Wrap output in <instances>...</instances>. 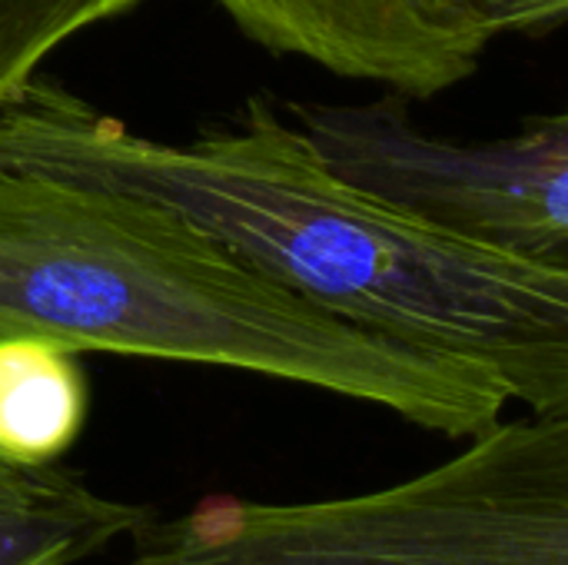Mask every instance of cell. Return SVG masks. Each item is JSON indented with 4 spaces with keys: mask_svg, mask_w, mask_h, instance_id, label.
I'll return each mask as SVG.
<instances>
[{
    "mask_svg": "<svg viewBox=\"0 0 568 565\" xmlns=\"http://www.w3.org/2000/svg\"><path fill=\"white\" fill-rule=\"evenodd\" d=\"M240 370L469 440L513 403L476 360L356 326L150 200L0 170V340Z\"/></svg>",
    "mask_w": 568,
    "mask_h": 565,
    "instance_id": "cell-2",
    "label": "cell"
},
{
    "mask_svg": "<svg viewBox=\"0 0 568 565\" xmlns=\"http://www.w3.org/2000/svg\"><path fill=\"white\" fill-rule=\"evenodd\" d=\"M260 47L426 100L476 77L489 23L466 0H213Z\"/></svg>",
    "mask_w": 568,
    "mask_h": 565,
    "instance_id": "cell-5",
    "label": "cell"
},
{
    "mask_svg": "<svg viewBox=\"0 0 568 565\" xmlns=\"http://www.w3.org/2000/svg\"><path fill=\"white\" fill-rule=\"evenodd\" d=\"M126 565H568V413L493 423L453 460L363 496H210L130 533Z\"/></svg>",
    "mask_w": 568,
    "mask_h": 565,
    "instance_id": "cell-3",
    "label": "cell"
},
{
    "mask_svg": "<svg viewBox=\"0 0 568 565\" xmlns=\"http://www.w3.org/2000/svg\"><path fill=\"white\" fill-rule=\"evenodd\" d=\"M493 30V37H549L566 23L568 0H466Z\"/></svg>",
    "mask_w": 568,
    "mask_h": 565,
    "instance_id": "cell-9",
    "label": "cell"
},
{
    "mask_svg": "<svg viewBox=\"0 0 568 565\" xmlns=\"http://www.w3.org/2000/svg\"><path fill=\"white\" fill-rule=\"evenodd\" d=\"M146 506L110 500L53 466L0 460V565H80L130 536Z\"/></svg>",
    "mask_w": 568,
    "mask_h": 565,
    "instance_id": "cell-6",
    "label": "cell"
},
{
    "mask_svg": "<svg viewBox=\"0 0 568 565\" xmlns=\"http://www.w3.org/2000/svg\"><path fill=\"white\" fill-rule=\"evenodd\" d=\"M90 413V383L77 353L47 336L0 340V460L53 466Z\"/></svg>",
    "mask_w": 568,
    "mask_h": 565,
    "instance_id": "cell-7",
    "label": "cell"
},
{
    "mask_svg": "<svg viewBox=\"0 0 568 565\" xmlns=\"http://www.w3.org/2000/svg\"><path fill=\"white\" fill-rule=\"evenodd\" d=\"M0 170L166 206L320 310L476 360L529 413H568V270L463 243L359 193L276 97L163 143L40 70L0 100Z\"/></svg>",
    "mask_w": 568,
    "mask_h": 565,
    "instance_id": "cell-1",
    "label": "cell"
},
{
    "mask_svg": "<svg viewBox=\"0 0 568 565\" xmlns=\"http://www.w3.org/2000/svg\"><path fill=\"white\" fill-rule=\"evenodd\" d=\"M143 0H0V100L83 30L130 13Z\"/></svg>",
    "mask_w": 568,
    "mask_h": 565,
    "instance_id": "cell-8",
    "label": "cell"
},
{
    "mask_svg": "<svg viewBox=\"0 0 568 565\" xmlns=\"http://www.w3.org/2000/svg\"><path fill=\"white\" fill-rule=\"evenodd\" d=\"M403 93L363 103L276 100L313 153L383 206L463 243L568 270V113L456 143L423 130Z\"/></svg>",
    "mask_w": 568,
    "mask_h": 565,
    "instance_id": "cell-4",
    "label": "cell"
}]
</instances>
